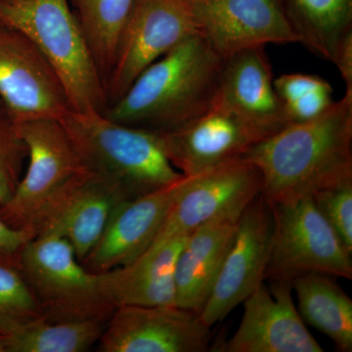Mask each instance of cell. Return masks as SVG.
I'll return each instance as SVG.
<instances>
[{"label": "cell", "instance_id": "ba28073f", "mask_svg": "<svg viewBox=\"0 0 352 352\" xmlns=\"http://www.w3.org/2000/svg\"><path fill=\"white\" fill-rule=\"evenodd\" d=\"M197 34L190 0H135L120 32L105 85L108 107L150 65Z\"/></svg>", "mask_w": 352, "mask_h": 352}, {"label": "cell", "instance_id": "277c9868", "mask_svg": "<svg viewBox=\"0 0 352 352\" xmlns=\"http://www.w3.org/2000/svg\"><path fill=\"white\" fill-rule=\"evenodd\" d=\"M60 120L87 173L119 188L127 200L164 188L183 175L164 154L154 131L96 112L69 111Z\"/></svg>", "mask_w": 352, "mask_h": 352}, {"label": "cell", "instance_id": "ffe728a7", "mask_svg": "<svg viewBox=\"0 0 352 352\" xmlns=\"http://www.w3.org/2000/svg\"><path fill=\"white\" fill-rule=\"evenodd\" d=\"M126 200L119 188L88 173L41 235L54 233L61 236L82 261L98 242L113 210Z\"/></svg>", "mask_w": 352, "mask_h": 352}, {"label": "cell", "instance_id": "7a4b0ae2", "mask_svg": "<svg viewBox=\"0 0 352 352\" xmlns=\"http://www.w3.org/2000/svg\"><path fill=\"white\" fill-rule=\"evenodd\" d=\"M223 62L200 34H192L150 65L103 115L150 131L182 126L214 106Z\"/></svg>", "mask_w": 352, "mask_h": 352}, {"label": "cell", "instance_id": "7402d4cb", "mask_svg": "<svg viewBox=\"0 0 352 352\" xmlns=\"http://www.w3.org/2000/svg\"><path fill=\"white\" fill-rule=\"evenodd\" d=\"M287 19L308 50L333 62L352 32V0H280Z\"/></svg>", "mask_w": 352, "mask_h": 352}, {"label": "cell", "instance_id": "5b68a950", "mask_svg": "<svg viewBox=\"0 0 352 352\" xmlns=\"http://www.w3.org/2000/svg\"><path fill=\"white\" fill-rule=\"evenodd\" d=\"M0 20L38 46L63 85L72 111L105 112V85L69 0H0Z\"/></svg>", "mask_w": 352, "mask_h": 352}, {"label": "cell", "instance_id": "d4e9b609", "mask_svg": "<svg viewBox=\"0 0 352 352\" xmlns=\"http://www.w3.org/2000/svg\"><path fill=\"white\" fill-rule=\"evenodd\" d=\"M43 318L17 268L0 264V335L10 336Z\"/></svg>", "mask_w": 352, "mask_h": 352}, {"label": "cell", "instance_id": "d6986e66", "mask_svg": "<svg viewBox=\"0 0 352 352\" xmlns=\"http://www.w3.org/2000/svg\"><path fill=\"white\" fill-rule=\"evenodd\" d=\"M239 219L210 220L187 236L175 264L177 307L201 314L232 245Z\"/></svg>", "mask_w": 352, "mask_h": 352}, {"label": "cell", "instance_id": "8992f818", "mask_svg": "<svg viewBox=\"0 0 352 352\" xmlns=\"http://www.w3.org/2000/svg\"><path fill=\"white\" fill-rule=\"evenodd\" d=\"M18 270L45 321L109 319L116 309L102 296L96 273L88 271L57 234L28 241Z\"/></svg>", "mask_w": 352, "mask_h": 352}, {"label": "cell", "instance_id": "f546056e", "mask_svg": "<svg viewBox=\"0 0 352 352\" xmlns=\"http://www.w3.org/2000/svg\"><path fill=\"white\" fill-rule=\"evenodd\" d=\"M29 236L6 224L0 217V264L19 268L21 254Z\"/></svg>", "mask_w": 352, "mask_h": 352}, {"label": "cell", "instance_id": "9c48e42d", "mask_svg": "<svg viewBox=\"0 0 352 352\" xmlns=\"http://www.w3.org/2000/svg\"><path fill=\"white\" fill-rule=\"evenodd\" d=\"M261 191V173L245 157L198 175H183L182 188L149 248L189 235L210 220L239 219Z\"/></svg>", "mask_w": 352, "mask_h": 352}, {"label": "cell", "instance_id": "1f68e13d", "mask_svg": "<svg viewBox=\"0 0 352 352\" xmlns=\"http://www.w3.org/2000/svg\"><path fill=\"white\" fill-rule=\"evenodd\" d=\"M0 352H6V336L0 335Z\"/></svg>", "mask_w": 352, "mask_h": 352}, {"label": "cell", "instance_id": "4316f807", "mask_svg": "<svg viewBox=\"0 0 352 352\" xmlns=\"http://www.w3.org/2000/svg\"><path fill=\"white\" fill-rule=\"evenodd\" d=\"M315 207L352 252V179L315 192Z\"/></svg>", "mask_w": 352, "mask_h": 352}, {"label": "cell", "instance_id": "484cf974", "mask_svg": "<svg viewBox=\"0 0 352 352\" xmlns=\"http://www.w3.org/2000/svg\"><path fill=\"white\" fill-rule=\"evenodd\" d=\"M28 161V148L15 122L0 100V205L15 192Z\"/></svg>", "mask_w": 352, "mask_h": 352}, {"label": "cell", "instance_id": "52a82bcc", "mask_svg": "<svg viewBox=\"0 0 352 352\" xmlns=\"http://www.w3.org/2000/svg\"><path fill=\"white\" fill-rule=\"evenodd\" d=\"M270 208L273 228L265 280L291 283L307 273L351 279L352 252L315 207L311 197Z\"/></svg>", "mask_w": 352, "mask_h": 352}, {"label": "cell", "instance_id": "5bb4252c", "mask_svg": "<svg viewBox=\"0 0 352 352\" xmlns=\"http://www.w3.org/2000/svg\"><path fill=\"white\" fill-rule=\"evenodd\" d=\"M154 132L173 168L186 176L239 159L266 139L256 127L219 104L182 126Z\"/></svg>", "mask_w": 352, "mask_h": 352}, {"label": "cell", "instance_id": "e0dca14e", "mask_svg": "<svg viewBox=\"0 0 352 352\" xmlns=\"http://www.w3.org/2000/svg\"><path fill=\"white\" fill-rule=\"evenodd\" d=\"M264 48H250L224 59L214 104L233 111L268 138L291 122L275 90Z\"/></svg>", "mask_w": 352, "mask_h": 352}, {"label": "cell", "instance_id": "8fae6325", "mask_svg": "<svg viewBox=\"0 0 352 352\" xmlns=\"http://www.w3.org/2000/svg\"><path fill=\"white\" fill-rule=\"evenodd\" d=\"M210 327L200 314L177 307L126 305L113 310L97 344L100 352H205Z\"/></svg>", "mask_w": 352, "mask_h": 352}, {"label": "cell", "instance_id": "ac0fdd59", "mask_svg": "<svg viewBox=\"0 0 352 352\" xmlns=\"http://www.w3.org/2000/svg\"><path fill=\"white\" fill-rule=\"evenodd\" d=\"M187 236L149 248L126 265L96 273L102 296L113 308L176 305V259Z\"/></svg>", "mask_w": 352, "mask_h": 352}, {"label": "cell", "instance_id": "3957f363", "mask_svg": "<svg viewBox=\"0 0 352 352\" xmlns=\"http://www.w3.org/2000/svg\"><path fill=\"white\" fill-rule=\"evenodd\" d=\"M28 148V166L0 217L30 239L41 235L88 173L61 120L34 117L15 122Z\"/></svg>", "mask_w": 352, "mask_h": 352}, {"label": "cell", "instance_id": "30bf717a", "mask_svg": "<svg viewBox=\"0 0 352 352\" xmlns=\"http://www.w3.org/2000/svg\"><path fill=\"white\" fill-rule=\"evenodd\" d=\"M0 100L14 122L61 119L68 97L54 69L24 32L0 20Z\"/></svg>", "mask_w": 352, "mask_h": 352}, {"label": "cell", "instance_id": "9a60e30c", "mask_svg": "<svg viewBox=\"0 0 352 352\" xmlns=\"http://www.w3.org/2000/svg\"><path fill=\"white\" fill-rule=\"evenodd\" d=\"M289 282L263 283L243 302L239 327L220 351L323 352L294 303Z\"/></svg>", "mask_w": 352, "mask_h": 352}, {"label": "cell", "instance_id": "83f0119b", "mask_svg": "<svg viewBox=\"0 0 352 352\" xmlns=\"http://www.w3.org/2000/svg\"><path fill=\"white\" fill-rule=\"evenodd\" d=\"M333 88L327 82L285 106L291 124L307 122L322 115L333 103Z\"/></svg>", "mask_w": 352, "mask_h": 352}, {"label": "cell", "instance_id": "cb8c5ba5", "mask_svg": "<svg viewBox=\"0 0 352 352\" xmlns=\"http://www.w3.org/2000/svg\"><path fill=\"white\" fill-rule=\"evenodd\" d=\"M135 0H69L106 85L120 32Z\"/></svg>", "mask_w": 352, "mask_h": 352}, {"label": "cell", "instance_id": "4fadbf2b", "mask_svg": "<svg viewBox=\"0 0 352 352\" xmlns=\"http://www.w3.org/2000/svg\"><path fill=\"white\" fill-rule=\"evenodd\" d=\"M197 34L222 59L267 44L300 43L280 0H190Z\"/></svg>", "mask_w": 352, "mask_h": 352}, {"label": "cell", "instance_id": "7c38bea8", "mask_svg": "<svg viewBox=\"0 0 352 352\" xmlns=\"http://www.w3.org/2000/svg\"><path fill=\"white\" fill-rule=\"evenodd\" d=\"M272 210L261 196L241 214L232 245L208 302L201 321L212 328L264 283L270 263Z\"/></svg>", "mask_w": 352, "mask_h": 352}, {"label": "cell", "instance_id": "4dcf8cb0", "mask_svg": "<svg viewBox=\"0 0 352 352\" xmlns=\"http://www.w3.org/2000/svg\"><path fill=\"white\" fill-rule=\"evenodd\" d=\"M332 63L339 69L346 83V91H352V32L340 41Z\"/></svg>", "mask_w": 352, "mask_h": 352}, {"label": "cell", "instance_id": "f1b7e54d", "mask_svg": "<svg viewBox=\"0 0 352 352\" xmlns=\"http://www.w3.org/2000/svg\"><path fill=\"white\" fill-rule=\"evenodd\" d=\"M327 82L318 76L288 74L274 80V87L285 107Z\"/></svg>", "mask_w": 352, "mask_h": 352}, {"label": "cell", "instance_id": "44dd1931", "mask_svg": "<svg viewBox=\"0 0 352 352\" xmlns=\"http://www.w3.org/2000/svg\"><path fill=\"white\" fill-rule=\"evenodd\" d=\"M336 277L307 273L292 280L305 323L327 336L339 351H352V300Z\"/></svg>", "mask_w": 352, "mask_h": 352}, {"label": "cell", "instance_id": "6da1fadb", "mask_svg": "<svg viewBox=\"0 0 352 352\" xmlns=\"http://www.w3.org/2000/svg\"><path fill=\"white\" fill-rule=\"evenodd\" d=\"M258 168L268 206L352 179V91L315 119L291 124L244 156Z\"/></svg>", "mask_w": 352, "mask_h": 352}, {"label": "cell", "instance_id": "2e32d148", "mask_svg": "<svg viewBox=\"0 0 352 352\" xmlns=\"http://www.w3.org/2000/svg\"><path fill=\"white\" fill-rule=\"evenodd\" d=\"M182 178L113 210L98 242L80 263L90 272L126 265L151 245L182 188Z\"/></svg>", "mask_w": 352, "mask_h": 352}, {"label": "cell", "instance_id": "603a6c76", "mask_svg": "<svg viewBox=\"0 0 352 352\" xmlns=\"http://www.w3.org/2000/svg\"><path fill=\"white\" fill-rule=\"evenodd\" d=\"M109 319L48 322L41 318L6 336V352L87 351L98 344Z\"/></svg>", "mask_w": 352, "mask_h": 352}]
</instances>
